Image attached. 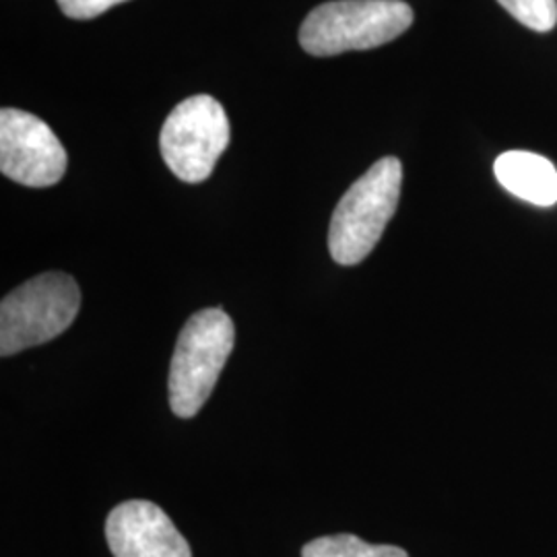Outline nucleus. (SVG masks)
<instances>
[{
    "mask_svg": "<svg viewBox=\"0 0 557 557\" xmlns=\"http://www.w3.org/2000/svg\"><path fill=\"white\" fill-rule=\"evenodd\" d=\"M411 23L413 9L403 0H335L304 20L299 44L312 57H337L397 40Z\"/></svg>",
    "mask_w": 557,
    "mask_h": 557,
    "instance_id": "nucleus-1",
    "label": "nucleus"
},
{
    "mask_svg": "<svg viewBox=\"0 0 557 557\" xmlns=\"http://www.w3.org/2000/svg\"><path fill=\"white\" fill-rule=\"evenodd\" d=\"M403 165L382 158L338 200L329 227L331 257L343 267L366 259L379 244L398 207Z\"/></svg>",
    "mask_w": 557,
    "mask_h": 557,
    "instance_id": "nucleus-2",
    "label": "nucleus"
},
{
    "mask_svg": "<svg viewBox=\"0 0 557 557\" xmlns=\"http://www.w3.org/2000/svg\"><path fill=\"white\" fill-rule=\"evenodd\" d=\"M234 341V322L220 308L200 310L184 324L168 382L174 416L190 419L199 413L220 380Z\"/></svg>",
    "mask_w": 557,
    "mask_h": 557,
    "instance_id": "nucleus-3",
    "label": "nucleus"
},
{
    "mask_svg": "<svg viewBox=\"0 0 557 557\" xmlns=\"http://www.w3.org/2000/svg\"><path fill=\"white\" fill-rule=\"evenodd\" d=\"M77 281L44 273L13 289L0 304V354L15 356L62 335L79 314Z\"/></svg>",
    "mask_w": 557,
    "mask_h": 557,
    "instance_id": "nucleus-4",
    "label": "nucleus"
},
{
    "mask_svg": "<svg viewBox=\"0 0 557 557\" xmlns=\"http://www.w3.org/2000/svg\"><path fill=\"white\" fill-rule=\"evenodd\" d=\"M227 145L230 120L211 96L180 101L161 126V158L174 176L188 184L209 178Z\"/></svg>",
    "mask_w": 557,
    "mask_h": 557,
    "instance_id": "nucleus-5",
    "label": "nucleus"
},
{
    "mask_svg": "<svg viewBox=\"0 0 557 557\" xmlns=\"http://www.w3.org/2000/svg\"><path fill=\"white\" fill-rule=\"evenodd\" d=\"M66 151L44 120L4 108L0 112V172L29 188L59 184L66 172Z\"/></svg>",
    "mask_w": 557,
    "mask_h": 557,
    "instance_id": "nucleus-6",
    "label": "nucleus"
},
{
    "mask_svg": "<svg viewBox=\"0 0 557 557\" xmlns=\"http://www.w3.org/2000/svg\"><path fill=\"white\" fill-rule=\"evenodd\" d=\"M106 539L114 557H193L174 522L147 499L116 506L106 520Z\"/></svg>",
    "mask_w": 557,
    "mask_h": 557,
    "instance_id": "nucleus-7",
    "label": "nucleus"
},
{
    "mask_svg": "<svg viewBox=\"0 0 557 557\" xmlns=\"http://www.w3.org/2000/svg\"><path fill=\"white\" fill-rule=\"evenodd\" d=\"M499 184L515 195L537 207L557 202V170L547 158L529 151H506L494 163Z\"/></svg>",
    "mask_w": 557,
    "mask_h": 557,
    "instance_id": "nucleus-8",
    "label": "nucleus"
},
{
    "mask_svg": "<svg viewBox=\"0 0 557 557\" xmlns=\"http://www.w3.org/2000/svg\"><path fill=\"white\" fill-rule=\"evenodd\" d=\"M301 557H409L397 545H372L356 535H329L301 547Z\"/></svg>",
    "mask_w": 557,
    "mask_h": 557,
    "instance_id": "nucleus-9",
    "label": "nucleus"
},
{
    "mask_svg": "<svg viewBox=\"0 0 557 557\" xmlns=\"http://www.w3.org/2000/svg\"><path fill=\"white\" fill-rule=\"evenodd\" d=\"M499 4L524 27L552 32L557 25V0H498Z\"/></svg>",
    "mask_w": 557,
    "mask_h": 557,
    "instance_id": "nucleus-10",
    "label": "nucleus"
},
{
    "mask_svg": "<svg viewBox=\"0 0 557 557\" xmlns=\"http://www.w3.org/2000/svg\"><path fill=\"white\" fill-rule=\"evenodd\" d=\"M60 11L71 20H96L108 9L126 0H57Z\"/></svg>",
    "mask_w": 557,
    "mask_h": 557,
    "instance_id": "nucleus-11",
    "label": "nucleus"
}]
</instances>
